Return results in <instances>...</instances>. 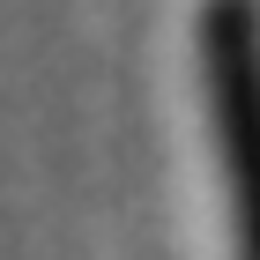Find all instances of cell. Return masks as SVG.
Masks as SVG:
<instances>
[{
    "instance_id": "obj_1",
    "label": "cell",
    "mask_w": 260,
    "mask_h": 260,
    "mask_svg": "<svg viewBox=\"0 0 260 260\" xmlns=\"http://www.w3.org/2000/svg\"><path fill=\"white\" fill-rule=\"evenodd\" d=\"M216 82H223V149H231V171H238V223L260 260V75L245 52H223Z\"/></svg>"
}]
</instances>
